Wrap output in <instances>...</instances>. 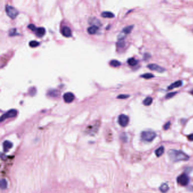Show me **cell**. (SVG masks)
<instances>
[{
  "label": "cell",
  "instance_id": "obj_34",
  "mask_svg": "<svg viewBox=\"0 0 193 193\" xmlns=\"http://www.w3.org/2000/svg\"><path fill=\"white\" fill-rule=\"evenodd\" d=\"M192 31H193V30H192Z\"/></svg>",
  "mask_w": 193,
  "mask_h": 193
},
{
  "label": "cell",
  "instance_id": "obj_29",
  "mask_svg": "<svg viewBox=\"0 0 193 193\" xmlns=\"http://www.w3.org/2000/svg\"><path fill=\"white\" fill-rule=\"evenodd\" d=\"M170 122L169 121V122H168L167 123H166L165 125L163 126L164 130H167L168 129H169V128L170 127Z\"/></svg>",
  "mask_w": 193,
  "mask_h": 193
},
{
  "label": "cell",
  "instance_id": "obj_13",
  "mask_svg": "<svg viewBox=\"0 0 193 193\" xmlns=\"http://www.w3.org/2000/svg\"><path fill=\"white\" fill-rule=\"evenodd\" d=\"M89 23L92 24V26H96L98 27L101 25V23H100V22L98 19H96V18H91L89 20Z\"/></svg>",
  "mask_w": 193,
  "mask_h": 193
},
{
  "label": "cell",
  "instance_id": "obj_21",
  "mask_svg": "<svg viewBox=\"0 0 193 193\" xmlns=\"http://www.w3.org/2000/svg\"><path fill=\"white\" fill-rule=\"evenodd\" d=\"M121 65V63L120 62L117 60H116V59H113V60H112L110 62V65L114 68L118 67V66H119Z\"/></svg>",
  "mask_w": 193,
  "mask_h": 193
},
{
  "label": "cell",
  "instance_id": "obj_24",
  "mask_svg": "<svg viewBox=\"0 0 193 193\" xmlns=\"http://www.w3.org/2000/svg\"><path fill=\"white\" fill-rule=\"evenodd\" d=\"M141 77L143 78L148 79L152 78H154V75H153L152 74H151V73H146V74H144L143 75H142Z\"/></svg>",
  "mask_w": 193,
  "mask_h": 193
},
{
  "label": "cell",
  "instance_id": "obj_22",
  "mask_svg": "<svg viewBox=\"0 0 193 193\" xmlns=\"http://www.w3.org/2000/svg\"><path fill=\"white\" fill-rule=\"evenodd\" d=\"M48 95H49V96H52V97H56V96H58L59 93H58V91H57V90H50V91H49V92H48Z\"/></svg>",
  "mask_w": 193,
  "mask_h": 193
},
{
  "label": "cell",
  "instance_id": "obj_10",
  "mask_svg": "<svg viewBox=\"0 0 193 193\" xmlns=\"http://www.w3.org/2000/svg\"><path fill=\"white\" fill-rule=\"evenodd\" d=\"M13 143L9 141H4L3 143V149L4 152H7L8 151L12 148L13 147Z\"/></svg>",
  "mask_w": 193,
  "mask_h": 193
},
{
  "label": "cell",
  "instance_id": "obj_3",
  "mask_svg": "<svg viewBox=\"0 0 193 193\" xmlns=\"http://www.w3.org/2000/svg\"><path fill=\"white\" fill-rule=\"evenodd\" d=\"M6 13L10 18L13 19H15L18 15L19 14V12L16 9L10 5H6L5 8Z\"/></svg>",
  "mask_w": 193,
  "mask_h": 193
},
{
  "label": "cell",
  "instance_id": "obj_23",
  "mask_svg": "<svg viewBox=\"0 0 193 193\" xmlns=\"http://www.w3.org/2000/svg\"><path fill=\"white\" fill-rule=\"evenodd\" d=\"M8 187V182L5 179H2L1 180V188L2 189H5Z\"/></svg>",
  "mask_w": 193,
  "mask_h": 193
},
{
  "label": "cell",
  "instance_id": "obj_2",
  "mask_svg": "<svg viewBox=\"0 0 193 193\" xmlns=\"http://www.w3.org/2000/svg\"><path fill=\"white\" fill-rule=\"evenodd\" d=\"M141 138L143 141L145 142H152L156 137V133L153 131L148 130L144 131L141 133Z\"/></svg>",
  "mask_w": 193,
  "mask_h": 193
},
{
  "label": "cell",
  "instance_id": "obj_17",
  "mask_svg": "<svg viewBox=\"0 0 193 193\" xmlns=\"http://www.w3.org/2000/svg\"><path fill=\"white\" fill-rule=\"evenodd\" d=\"M152 102H153V99L152 97L150 96H148L146 97V98L144 100L143 103L145 106H150L151 105Z\"/></svg>",
  "mask_w": 193,
  "mask_h": 193
},
{
  "label": "cell",
  "instance_id": "obj_26",
  "mask_svg": "<svg viewBox=\"0 0 193 193\" xmlns=\"http://www.w3.org/2000/svg\"><path fill=\"white\" fill-rule=\"evenodd\" d=\"M177 94V92H170L169 94H168L167 95H166L165 98L166 99H170L172 98V97H173L175 96V95H176Z\"/></svg>",
  "mask_w": 193,
  "mask_h": 193
},
{
  "label": "cell",
  "instance_id": "obj_28",
  "mask_svg": "<svg viewBox=\"0 0 193 193\" xmlns=\"http://www.w3.org/2000/svg\"><path fill=\"white\" fill-rule=\"evenodd\" d=\"M28 28H29L30 30H32V31H35V30H36V27H35L34 24H29V25L28 26Z\"/></svg>",
  "mask_w": 193,
  "mask_h": 193
},
{
  "label": "cell",
  "instance_id": "obj_18",
  "mask_svg": "<svg viewBox=\"0 0 193 193\" xmlns=\"http://www.w3.org/2000/svg\"><path fill=\"white\" fill-rule=\"evenodd\" d=\"M169 189V187L167 183H163L160 187V190L163 193L167 192Z\"/></svg>",
  "mask_w": 193,
  "mask_h": 193
},
{
  "label": "cell",
  "instance_id": "obj_15",
  "mask_svg": "<svg viewBox=\"0 0 193 193\" xmlns=\"http://www.w3.org/2000/svg\"><path fill=\"white\" fill-rule=\"evenodd\" d=\"M101 17L103 18H112L114 17L113 13L110 12H104L101 13Z\"/></svg>",
  "mask_w": 193,
  "mask_h": 193
},
{
  "label": "cell",
  "instance_id": "obj_7",
  "mask_svg": "<svg viewBox=\"0 0 193 193\" xmlns=\"http://www.w3.org/2000/svg\"><path fill=\"white\" fill-rule=\"evenodd\" d=\"M147 67L151 70L156 71V72H159V73H163L164 72H165V69H164L163 68L161 67L160 66L157 65V64H155V63L149 64V65L147 66Z\"/></svg>",
  "mask_w": 193,
  "mask_h": 193
},
{
  "label": "cell",
  "instance_id": "obj_4",
  "mask_svg": "<svg viewBox=\"0 0 193 193\" xmlns=\"http://www.w3.org/2000/svg\"><path fill=\"white\" fill-rule=\"evenodd\" d=\"M17 113L18 112L16 109H10V110H9V111L5 113V114H4L3 116L1 117V122L4 121L7 118L15 117L17 115Z\"/></svg>",
  "mask_w": 193,
  "mask_h": 193
},
{
  "label": "cell",
  "instance_id": "obj_33",
  "mask_svg": "<svg viewBox=\"0 0 193 193\" xmlns=\"http://www.w3.org/2000/svg\"><path fill=\"white\" fill-rule=\"evenodd\" d=\"M190 93H191V94L193 95V90H191V91H190Z\"/></svg>",
  "mask_w": 193,
  "mask_h": 193
},
{
  "label": "cell",
  "instance_id": "obj_19",
  "mask_svg": "<svg viewBox=\"0 0 193 193\" xmlns=\"http://www.w3.org/2000/svg\"><path fill=\"white\" fill-rule=\"evenodd\" d=\"M133 27H134V26L133 25H131V26H128L126 27L125 28H123L122 31V32L123 34H125V35L130 34V33L132 32V31L133 28Z\"/></svg>",
  "mask_w": 193,
  "mask_h": 193
},
{
  "label": "cell",
  "instance_id": "obj_1",
  "mask_svg": "<svg viewBox=\"0 0 193 193\" xmlns=\"http://www.w3.org/2000/svg\"><path fill=\"white\" fill-rule=\"evenodd\" d=\"M168 154L170 160L173 162L187 161L190 158L187 154L180 150H170L168 151Z\"/></svg>",
  "mask_w": 193,
  "mask_h": 193
},
{
  "label": "cell",
  "instance_id": "obj_25",
  "mask_svg": "<svg viewBox=\"0 0 193 193\" xmlns=\"http://www.w3.org/2000/svg\"><path fill=\"white\" fill-rule=\"evenodd\" d=\"M29 45L32 48H35L36 47V46H38L39 45V43L35 40H32L29 43Z\"/></svg>",
  "mask_w": 193,
  "mask_h": 193
},
{
  "label": "cell",
  "instance_id": "obj_30",
  "mask_svg": "<svg viewBox=\"0 0 193 193\" xmlns=\"http://www.w3.org/2000/svg\"><path fill=\"white\" fill-rule=\"evenodd\" d=\"M117 45H118L119 47L122 48L125 46V42H124L123 40H119L118 43H117Z\"/></svg>",
  "mask_w": 193,
  "mask_h": 193
},
{
  "label": "cell",
  "instance_id": "obj_6",
  "mask_svg": "<svg viewBox=\"0 0 193 193\" xmlns=\"http://www.w3.org/2000/svg\"><path fill=\"white\" fill-rule=\"evenodd\" d=\"M118 122L119 125L122 127H126L128 125V122H129V118L125 114H122L119 115L118 119Z\"/></svg>",
  "mask_w": 193,
  "mask_h": 193
},
{
  "label": "cell",
  "instance_id": "obj_32",
  "mask_svg": "<svg viewBox=\"0 0 193 193\" xmlns=\"http://www.w3.org/2000/svg\"><path fill=\"white\" fill-rule=\"evenodd\" d=\"M187 139L188 141H193V134H191L187 136Z\"/></svg>",
  "mask_w": 193,
  "mask_h": 193
},
{
  "label": "cell",
  "instance_id": "obj_9",
  "mask_svg": "<svg viewBox=\"0 0 193 193\" xmlns=\"http://www.w3.org/2000/svg\"><path fill=\"white\" fill-rule=\"evenodd\" d=\"M61 32L63 36L66 37H70L72 36V31H71L70 28L69 27H68L65 26L63 27H62Z\"/></svg>",
  "mask_w": 193,
  "mask_h": 193
},
{
  "label": "cell",
  "instance_id": "obj_16",
  "mask_svg": "<svg viewBox=\"0 0 193 193\" xmlns=\"http://www.w3.org/2000/svg\"><path fill=\"white\" fill-rule=\"evenodd\" d=\"M164 152V147L163 146H160L159 148L155 151V155H156L157 157L161 156Z\"/></svg>",
  "mask_w": 193,
  "mask_h": 193
},
{
  "label": "cell",
  "instance_id": "obj_8",
  "mask_svg": "<svg viewBox=\"0 0 193 193\" xmlns=\"http://www.w3.org/2000/svg\"><path fill=\"white\" fill-rule=\"evenodd\" d=\"M63 98L64 101L66 103H70L74 100L75 99L74 95L72 92H67L63 95Z\"/></svg>",
  "mask_w": 193,
  "mask_h": 193
},
{
  "label": "cell",
  "instance_id": "obj_20",
  "mask_svg": "<svg viewBox=\"0 0 193 193\" xmlns=\"http://www.w3.org/2000/svg\"><path fill=\"white\" fill-rule=\"evenodd\" d=\"M127 63L131 66H134L135 65H137L138 64V61L136 59H135L134 58H130L128 59L127 60Z\"/></svg>",
  "mask_w": 193,
  "mask_h": 193
},
{
  "label": "cell",
  "instance_id": "obj_14",
  "mask_svg": "<svg viewBox=\"0 0 193 193\" xmlns=\"http://www.w3.org/2000/svg\"><path fill=\"white\" fill-rule=\"evenodd\" d=\"M99 28L96 26H92L90 27L89 28L87 29V31L88 32V34H91V35H94L98 31Z\"/></svg>",
  "mask_w": 193,
  "mask_h": 193
},
{
  "label": "cell",
  "instance_id": "obj_31",
  "mask_svg": "<svg viewBox=\"0 0 193 193\" xmlns=\"http://www.w3.org/2000/svg\"><path fill=\"white\" fill-rule=\"evenodd\" d=\"M16 33V30L14 29V28H13V29H12L9 32V35L10 36H14V35H16L17 34H15Z\"/></svg>",
  "mask_w": 193,
  "mask_h": 193
},
{
  "label": "cell",
  "instance_id": "obj_27",
  "mask_svg": "<svg viewBox=\"0 0 193 193\" xmlns=\"http://www.w3.org/2000/svg\"><path fill=\"white\" fill-rule=\"evenodd\" d=\"M130 97V95H119L117 96V98L120 99H125Z\"/></svg>",
  "mask_w": 193,
  "mask_h": 193
},
{
  "label": "cell",
  "instance_id": "obj_12",
  "mask_svg": "<svg viewBox=\"0 0 193 193\" xmlns=\"http://www.w3.org/2000/svg\"><path fill=\"white\" fill-rule=\"evenodd\" d=\"M35 32H36V34L37 36L42 37L45 34V30L44 27H38L36 28Z\"/></svg>",
  "mask_w": 193,
  "mask_h": 193
},
{
  "label": "cell",
  "instance_id": "obj_5",
  "mask_svg": "<svg viewBox=\"0 0 193 193\" xmlns=\"http://www.w3.org/2000/svg\"><path fill=\"white\" fill-rule=\"evenodd\" d=\"M177 182L181 186H186L189 182V178L186 174H182L177 178Z\"/></svg>",
  "mask_w": 193,
  "mask_h": 193
},
{
  "label": "cell",
  "instance_id": "obj_11",
  "mask_svg": "<svg viewBox=\"0 0 193 193\" xmlns=\"http://www.w3.org/2000/svg\"><path fill=\"white\" fill-rule=\"evenodd\" d=\"M182 81H177L176 82H174V83H172L169 87H168V90H172L173 88H178L181 87V86L182 85Z\"/></svg>",
  "mask_w": 193,
  "mask_h": 193
}]
</instances>
